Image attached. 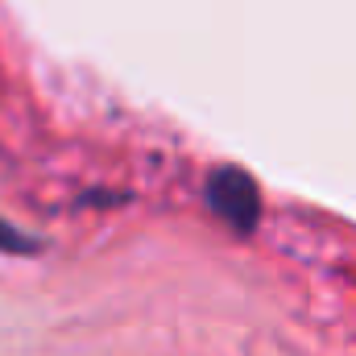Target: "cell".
I'll list each match as a JSON object with an SVG mask.
<instances>
[{"mask_svg": "<svg viewBox=\"0 0 356 356\" xmlns=\"http://www.w3.org/2000/svg\"><path fill=\"white\" fill-rule=\"evenodd\" d=\"M207 203L216 207L220 220H228L236 232H253L261 216V195L245 170H216L207 182Z\"/></svg>", "mask_w": 356, "mask_h": 356, "instance_id": "cell-1", "label": "cell"}, {"mask_svg": "<svg viewBox=\"0 0 356 356\" xmlns=\"http://www.w3.org/2000/svg\"><path fill=\"white\" fill-rule=\"evenodd\" d=\"M0 249H29V241H21V236L0 220Z\"/></svg>", "mask_w": 356, "mask_h": 356, "instance_id": "cell-2", "label": "cell"}]
</instances>
